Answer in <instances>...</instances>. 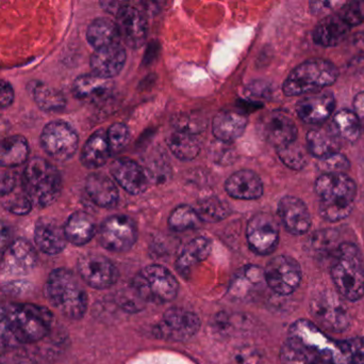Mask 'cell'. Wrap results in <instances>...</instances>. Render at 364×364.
Listing matches in <instances>:
<instances>
[{"label":"cell","instance_id":"6da1fadb","mask_svg":"<svg viewBox=\"0 0 364 364\" xmlns=\"http://www.w3.org/2000/svg\"><path fill=\"white\" fill-rule=\"evenodd\" d=\"M320 215L329 222L346 219L354 209L357 184L346 173H322L314 184Z\"/></svg>","mask_w":364,"mask_h":364},{"label":"cell","instance_id":"7a4b0ae2","mask_svg":"<svg viewBox=\"0 0 364 364\" xmlns=\"http://www.w3.org/2000/svg\"><path fill=\"white\" fill-rule=\"evenodd\" d=\"M331 279L336 292L346 301H360L364 296V261L358 246L354 243L340 244L333 254Z\"/></svg>","mask_w":364,"mask_h":364},{"label":"cell","instance_id":"3957f363","mask_svg":"<svg viewBox=\"0 0 364 364\" xmlns=\"http://www.w3.org/2000/svg\"><path fill=\"white\" fill-rule=\"evenodd\" d=\"M45 294L49 303L68 320H81L87 312V292L70 269H53L45 284Z\"/></svg>","mask_w":364,"mask_h":364},{"label":"cell","instance_id":"277c9868","mask_svg":"<svg viewBox=\"0 0 364 364\" xmlns=\"http://www.w3.org/2000/svg\"><path fill=\"white\" fill-rule=\"evenodd\" d=\"M23 186L33 205L47 207L55 203L61 194V175L48 160L34 157L26 165Z\"/></svg>","mask_w":364,"mask_h":364},{"label":"cell","instance_id":"5b68a950","mask_svg":"<svg viewBox=\"0 0 364 364\" xmlns=\"http://www.w3.org/2000/svg\"><path fill=\"white\" fill-rule=\"evenodd\" d=\"M337 66L325 59H311L297 66L282 85L287 96L316 93L333 85L339 78Z\"/></svg>","mask_w":364,"mask_h":364},{"label":"cell","instance_id":"8992f818","mask_svg":"<svg viewBox=\"0 0 364 364\" xmlns=\"http://www.w3.org/2000/svg\"><path fill=\"white\" fill-rule=\"evenodd\" d=\"M4 307L13 333L21 345L38 343L50 331L53 314L47 308L33 303H10Z\"/></svg>","mask_w":364,"mask_h":364},{"label":"cell","instance_id":"52a82bcc","mask_svg":"<svg viewBox=\"0 0 364 364\" xmlns=\"http://www.w3.org/2000/svg\"><path fill=\"white\" fill-rule=\"evenodd\" d=\"M363 21L364 0L346 2L318 21L312 38L320 46H337L353 28L361 25Z\"/></svg>","mask_w":364,"mask_h":364},{"label":"cell","instance_id":"ba28073f","mask_svg":"<svg viewBox=\"0 0 364 364\" xmlns=\"http://www.w3.org/2000/svg\"><path fill=\"white\" fill-rule=\"evenodd\" d=\"M310 313L322 331L342 333L352 324L350 310L343 298L331 290H321L312 296Z\"/></svg>","mask_w":364,"mask_h":364},{"label":"cell","instance_id":"9c48e42d","mask_svg":"<svg viewBox=\"0 0 364 364\" xmlns=\"http://www.w3.org/2000/svg\"><path fill=\"white\" fill-rule=\"evenodd\" d=\"M132 288L141 301L166 303L176 297L178 282L168 269L160 265H149L136 276Z\"/></svg>","mask_w":364,"mask_h":364},{"label":"cell","instance_id":"30bf717a","mask_svg":"<svg viewBox=\"0 0 364 364\" xmlns=\"http://www.w3.org/2000/svg\"><path fill=\"white\" fill-rule=\"evenodd\" d=\"M288 339L296 342L326 364H337L341 355L339 342L329 339L322 329L307 320L293 323Z\"/></svg>","mask_w":364,"mask_h":364},{"label":"cell","instance_id":"8fae6325","mask_svg":"<svg viewBox=\"0 0 364 364\" xmlns=\"http://www.w3.org/2000/svg\"><path fill=\"white\" fill-rule=\"evenodd\" d=\"M36 264L38 254L33 246L26 239H16L0 256V278L6 281L21 279L31 274Z\"/></svg>","mask_w":364,"mask_h":364},{"label":"cell","instance_id":"7c38bea8","mask_svg":"<svg viewBox=\"0 0 364 364\" xmlns=\"http://www.w3.org/2000/svg\"><path fill=\"white\" fill-rule=\"evenodd\" d=\"M76 130L64 121H53L45 125L41 134L43 150L57 162L70 160L78 149Z\"/></svg>","mask_w":364,"mask_h":364},{"label":"cell","instance_id":"4fadbf2b","mask_svg":"<svg viewBox=\"0 0 364 364\" xmlns=\"http://www.w3.org/2000/svg\"><path fill=\"white\" fill-rule=\"evenodd\" d=\"M98 239L105 249L122 254L134 247L138 239V229L132 218L112 216L102 222Z\"/></svg>","mask_w":364,"mask_h":364},{"label":"cell","instance_id":"5bb4252c","mask_svg":"<svg viewBox=\"0 0 364 364\" xmlns=\"http://www.w3.org/2000/svg\"><path fill=\"white\" fill-rule=\"evenodd\" d=\"M199 328L200 320L196 313L181 308H172L154 328V333L166 341L183 342L194 337Z\"/></svg>","mask_w":364,"mask_h":364},{"label":"cell","instance_id":"9a60e30c","mask_svg":"<svg viewBox=\"0 0 364 364\" xmlns=\"http://www.w3.org/2000/svg\"><path fill=\"white\" fill-rule=\"evenodd\" d=\"M265 282L276 294H293L301 282V269L295 259L278 256L272 259L264 271Z\"/></svg>","mask_w":364,"mask_h":364},{"label":"cell","instance_id":"2e32d148","mask_svg":"<svg viewBox=\"0 0 364 364\" xmlns=\"http://www.w3.org/2000/svg\"><path fill=\"white\" fill-rule=\"evenodd\" d=\"M246 237L250 249L255 254L261 256L271 254L279 243L278 222L271 214H256L248 222Z\"/></svg>","mask_w":364,"mask_h":364},{"label":"cell","instance_id":"e0dca14e","mask_svg":"<svg viewBox=\"0 0 364 364\" xmlns=\"http://www.w3.org/2000/svg\"><path fill=\"white\" fill-rule=\"evenodd\" d=\"M77 269L87 286L98 290L110 288L119 277L115 265L102 254H85L79 259Z\"/></svg>","mask_w":364,"mask_h":364},{"label":"cell","instance_id":"ac0fdd59","mask_svg":"<svg viewBox=\"0 0 364 364\" xmlns=\"http://www.w3.org/2000/svg\"><path fill=\"white\" fill-rule=\"evenodd\" d=\"M261 132L267 142L276 149L287 147L291 143L296 142V124L292 118L282 111H272L261 120Z\"/></svg>","mask_w":364,"mask_h":364},{"label":"cell","instance_id":"d6986e66","mask_svg":"<svg viewBox=\"0 0 364 364\" xmlns=\"http://www.w3.org/2000/svg\"><path fill=\"white\" fill-rule=\"evenodd\" d=\"M278 215L291 234L304 235L311 228L309 209L306 203L297 197H284L278 203Z\"/></svg>","mask_w":364,"mask_h":364},{"label":"cell","instance_id":"ffe728a7","mask_svg":"<svg viewBox=\"0 0 364 364\" xmlns=\"http://www.w3.org/2000/svg\"><path fill=\"white\" fill-rule=\"evenodd\" d=\"M336 109V98L331 92H318L301 98L296 105L299 119L311 125L325 123Z\"/></svg>","mask_w":364,"mask_h":364},{"label":"cell","instance_id":"44dd1931","mask_svg":"<svg viewBox=\"0 0 364 364\" xmlns=\"http://www.w3.org/2000/svg\"><path fill=\"white\" fill-rule=\"evenodd\" d=\"M115 181L130 194H141L149 187V175L144 169L127 157L117 158L110 167Z\"/></svg>","mask_w":364,"mask_h":364},{"label":"cell","instance_id":"7402d4cb","mask_svg":"<svg viewBox=\"0 0 364 364\" xmlns=\"http://www.w3.org/2000/svg\"><path fill=\"white\" fill-rule=\"evenodd\" d=\"M117 29L124 42L132 47L139 48L143 46L147 38V21L138 9L126 4L117 16Z\"/></svg>","mask_w":364,"mask_h":364},{"label":"cell","instance_id":"603a6c76","mask_svg":"<svg viewBox=\"0 0 364 364\" xmlns=\"http://www.w3.org/2000/svg\"><path fill=\"white\" fill-rule=\"evenodd\" d=\"M34 241L36 247L48 256H57L65 249L68 239L64 227L55 220L40 218L34 227Z\"/></svg>","mask_w":364,"mask_h":364},{"label":"cell","instance_id":"cb8c5ba5","mask_svg":"<svg viewBox=\"0 0 364 364\" xmlns=\"http://www.w3.org/2000/svg\"><path fill=\"white\" fill-rule=\"evenodd\" d=\"M126 51L119 43L97 49L91 57L92 70L93 74L102 78L111 79L117 76L123 70L126 62Z\"/></svg>","mask_w":364,"mask_h":364},{"label":"cell","instance_id":"d4e9b609","mask_svg":"<svg viewBox=\"0 0 364 364\" xmlns=\"http://www.w3.org/2000/svg\"><path fill=\"white\" fill-rule=\"evenodd\" d=\"M264 282V271L260 267L247 265L235 274L229 293L233 298L239 301H250L260 292Z\"/></svg>","mask_w":364,"mask_h":364},{"label":"cell","instance_id":"484cf974","mask_svg":"<svg viewBox=\"0 0 364 364\" xmlns=\"http://www.w3.org/2000/svg\"><path fill=\"white\" fill-rule=\"evenodd\" d=\"M306 141L308 151L318 160L339 153L341 150V137L333 123L309 130Z\"/></svg>","mask_w":364,"mask_h":364},{"label":"cell","instance_id":"4316f807","mask_svg":"<svg viewBox=\"0 0 364 364\" xmlns=\"http://www.w3.org/2000/svg\"><path fill=\"white\" fill-rule=\"evenodd\" d=\"M225 189L229 196L240 200H256L263 194L260 177L252 170H240L228 177Z\"/></svg>","mask_w":364,"mask_h":364},{"label":"cell","instance_id":"83f0119b","mask_svg":"<svg viewBox=\"0 0 364 364\" xmlns=\"http://www.w3.org/2000/svg\"><path fill=\"white\" fill-rule=\"evenodd\" d=\"M85 190L90 199L98 207L112 209L119 202V190L114 182L102 173L90 175L85 181Z\"/></svg>","mask_w":364,"mask_h":364},{"label":"cell","instance_id":"f1b7e54d","mask_svg":"<svg viewBox=\"0 0 364 364\" xmlns=\"http://www.w3.org/2000/svg\"><path fill=\"white\" fill-rule=\"evenodd\" d=\"M247 119L235 111H222L212 122V132L222 142H232L245 132Z\"/></svg>","mask_w":364,"mask_h":364},{"label":"cell","instance_id":"f546056e","mask_svg":"<svg viewBox=\"0 0 364 364\" xmlns=\"http://www.w3.org/2000/svg\"><path fill=\"white\" fill-rule=\"evenodd\" d=\"M113 89L111 79L102 78L95 74H85L77 77L73 85V92L79 100L98 102L106 98Z\"/></svg>","mask_w":364,"mask_h":364},{"label":"cell","instance_id":"4dcf8cb0","mask_svg":"<svg viewBox=\"0 0 364 364\" xmlns=\"http://www.w3.org/2000/svg\"><path fill=\"white\" fill-rule=\"evenodd\" d=\"M66 239L73 245L83 246L92 241L96 234L93 218L85 212L72 214L64 226Z\"/></svg>","mask_w":364,"mask_h":364},{"label":"cell","instance_id":"1f68e13d","mask_svg":"<svg viewBox=\"0 0 364 364\" xmlns=\"http://www.w3.org/2000/svg\"><path fill=\"white\" fill-rule=\"evenodd\" d=\"M107 132L98 130L85 142L81 152V162L87 169H97L104 166L111 156Z\"/></svg>","mask_w":364,"mask_h":364},{"label":"cell","instance_id":"d6a6232c","mask_svg":"<svg viewBox=\"0 0 364 364\" xmlns=\"http://www.w3.org/2000/svg\"><path fill=\"white\" fill-rule=\"evenodd\" d=\"M212 243L207 237H196L188 241L179 254L177 259L176 266L179 273L183 276H188L191 269L203 262L211 254Z\"/></svg>","mask_w":364,"mask_h":364},{"label":"cell","instance_id":"836d02e7","mask_svg":"<svg viewBox=\"0 0 364 364\" xmlns=\"http://www.w3.org/2000/svg\"><path fill=\"white\" fill-rule=\"evenodd\" d=\"M29 143L21 135L8 137L0 142V167L15 168L27 162L29 157Z\"/></svg>","mask_w":364,"mask_h":364},{"label":"cell","instance_id":"e575fe53","mask_svg":"<svg viewBox=\"0 0 364 364\" xmlns=\"http://www.w3.org/2000/svg\"><path fill=\"white\" fill-rule=\"evenodd\" d=\"M119 36L117 24L111 19H104V17L94 19L87 30V41H89L90 45L95 48V51L117 43V40Z\"/></svg>","mask_w":364,"mask_h":364},{"label":"cell","instance_id":"d590c367","mask_svg":"<svg viewBox=\"0 0 364 364\" xmlns=\"http://www.w3.org/2000/svg\"><path fill=\"white\" fill-rule=\"evenodd\" d=\"M29 91L34 102L42 110L57 113L65 108L66 100L63 94L45 83L32 81L29 85Z\"/></svg>","mask_w":364,"mask_h":364},{"label":"cell","instance_id":"8d00e7d4","mask_svg":"<svg viewBox=\"0 0 364 364\" xmlns=\"http://www.w3.org/2000/svg\"><path fill=\"white\" fill-rule=\"evenodd\" d=\"M168 145L172 153L178 160H193L199 154V142L193 135L184 134V132H176L168 137Z\"/></svg>","mask_w":364,"mask_h":364},{"label":"cell","instance_id":"74e56055","mask_svg":"<svg viewBox=\"0 0 364 364\" xmlns=\"http://www.w3.org/2000/svg\"><path fill=\"white\" fill-rule=\"evenodd\" d=\"M195 211L201 222H222L231 214L228 203L218 197H208L199 201L195 207Z\"/></svg>","mask_w":364,"mask_h":364},{"label":"cell","instance_id":"f35d334b","mask_svg":"<svg viewBox=\"0 0 364 364\" xmlns=\"http://www.w3.org/2000/svg\"><path fill=\"white\" fill-rule=\"evenodd\" d=\"M333 124L341 139L348 142H356L363 132L360 122L357 119L354 111L348 109H342L336 113Z\"/></svg>","mask_w":364,"mask_h":364},{"label":"cell","instance_id":"ab89813d","mask_svg":"<svg viewBox=\"0 0 364 364\" xmlns=\"http://www.w3.org/2000/svg\"><path fill=\"white\" fill-rule=\"evenodd\" d=\"M282 364H326L292 340L287 339L280 350Z\"/></svg>","mask_w":364,"mask_h":364},{"label":"cell","instance_id":"60d3db41","mask_svg":"<svg viewBox=\"0 0 364 364\" xmlns=\"http://www.w3.org/2000/svg\"><path fill=\"white\" fill-rule=\"evenodd\" d=\"M200 218L196 211L188 205H179L171 214L168 218V226L176 232L197 229L201 224Z\"/></svg>","mask_w":364,"mask_h":364},{"label":"cell","instance_id":"b9f144b4","mask_svg":"<svg viewBox=\"0 0 364 364\" xmlns=\"http://www.w3.org/2000/svg\"><path fill=\"white\" fill-rule=\"evenodd\" d=\"M339 344L341 355L337 364H364V338H352Z\"/></svg>","mask_w":364,"mask_h":364},{"label":"cell","instance_id":"7bdbcfd3","mask_svg":"<svg viewBox=\"0 0 364 364\" xmlns=\"http://www.w3.org/2000/svg\"><path fill=\"white\" fill-rule=\"evenodd\" d=\"M277 154L280 160L292 170H303L307 165V158H306L305 153L296 145V142L277 149Z\"/></svg>","mask_w":364,"mask_h":364},{"label":"cell","instance_id":"ee69618b","mask_svg":"<svg viewBox=\"0 0 364 364\" xmlns=\"http://www.w3.org/2000/svg\"><path fill=\"white\" fill-rule=\"evenodd\" d=\"M176 132H184V134L195 135L205 130L207 122L200 115L194 113H181L173 119Z\"/></svg>","mask_w":364,"mask_h":364},{"label":"cell","instance_id":"f6af8a7d","mask_svg":"<svg viewBox=\"0 0 364 364\" xmlns=\"http://www.w3.org/2000/svg\"><path fill=\"white\" fill-rule=\"evenodd\" d=\"M107 139H108L111 153H117L129 142V130L124 123L113 124L107 132Z\"/></svg>","mask_w":364,"mask_h":364},{"label":"cell","instance_id":"bcb514c9","mask_svg":"<svg viewBox=\"0 0 364 364\" xmlns=\"http://www.w3.org/2000/svg\"><path fill=\"white\" fill-rule=\"evenodd\" d=\"M19 345L13 333L6 307L0 306V350H11Z\"/></svg>","mask_w":364,"mask_h":364},{"label":"cell","instance_id":"7dc6e473","mask_svg":"<svg viewBox=\"0 0 364 364\" xmlns=\"http://www.w3.org/2000/svg\"><path fill=\"white\" fill-rule=\"evenodd\" d=\"M350 168V160L341 152L318 160V169L323 173H346Z\"/></svg>","mask_w":364,"mask_h":364},{"label":"cell","instance_id":"c3c4849f","mask_svg":"<svg viewBox=\"0 0 364 364\" xmlns=\"http://www.w3.org/2000/svg\"><path fill=\"white\" fill-rule=\"evenodd\" d=\"M338 235L335 230H320L316 232L312 237V247L316 251H321V254H326L331 252L335 254L336 249L338 246H336Z\"/></svg>","mask_w":364,"mask_h":364},{"label":"cell","instance_id":"681fc988","mask_svg":"<svg viewBox=\"0 0 364 364\" xmlns=\"http://www.w3.org/2000/svg\"><path fill=\"white\" fill-rule=\"evenodd\" d=\"M4 209L10 212L13 215L25 216L31 212L33 203L30 200L29 197L23 192L16 196L11 197L9 200L4 203Z\"/></svg>","mask_w":364,"mask_h":364},{"label":"cell","instance_id":"f907efd6","mask_svg":"<svg viewBox=\"0 0 364 364\" xmlns=\"http://www.w3.org/2000/svg\"><path fill=\"white\" fill-rule=\"evenodd\" d=\"M15 92L12 85L6 80L0 79V108H8L13 104Z\"/></svg>","mask_w":364,"mask_h":364},{"label":"cell","instance_id":"816d5d0a","mask_svg":"<svg viewBox=\"0 0 364 364\" xmlns=\"http://www.w3.org/2000/svg\"><path fill=\"white\" fill-rule=\"evenodd\" d=\"M16 186V179L11 173L0 175V198L10 196Z\"/></svg>","mask_w":364,"mask_h":364},{"label":"cell","instance_id":"f5cc1de1","mask_svg":"<svg viewBox=\"0 0 364 364\" xmlns=\"http://www.w3.org/2000/svg\"><path fill=\"white\" fill-rule=\"evenodd\" d=\"M354 113L360 122L361 128L364 130V91L357 94L354 98Z\"/></svg>","mask_w":364,"mask_h":364},{"label":"cell","instance_id":"db71d44e","mask_svg":"<svg viewBox=\"0 0 364 364\" xmlns=\"http://www.w3.org/2000/svg\"><path fill=\"white\" fill-rule=\"evenodd\" d=\"M338 2L331 1H312L310 2V11L312 14L320 15L324 12L333 10V6H337Z\"/></svg>","mask_w":364,"mask_h":364},{"label":"cell","instance_id":"11a10c76","mask_svg":"<svg viewBox=\"0 0 364 364\" xmlns=\"http://www.w3.org/2000/svg\"><path fill=\"white\" fill-rule=\"evenodd\" d=\"M11 244L10 228L0 220V254L4 251Z\"/></svg>","mask_w":364,"mask_h":364},{"label":"cell","instance_id":"9f6ffc18","mask_svg":"<svg viewBox=\"0 0 364 364\" xmlns=\"http://www.w3.org/2000/svg\"><path fill=\"white\" fill-rule=\"evenodd\" d=\"M125 2L122 1H102L100 2V6L104 8V10L106 12L110 13V14L113 15H119V12L123 10L124 6H126Z\"/></svg>","mask_w":364,"mask_h":364},{"label":"cell","instance_id":"6f0895ef","mask_svg":"<svg viewBox=\"0 0 364 364\" xmlns=\"http://www.w3.org/2000/svg\"><path fill=\"white\" fill-rule=\"evenodd\" d=\"M363 192H364V188H363Z\"/></svg>","mask_w":364,"mask_h":364}]
</instances>
